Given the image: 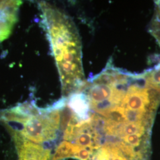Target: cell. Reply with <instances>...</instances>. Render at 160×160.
<instances>
[{
	"label": "cell",
	"instance_id": "1",
	"mask_svg": "<svg viewBox=\"0 0 160 160\" xmlns=\"http://www.w3.org/2000/svg\"><path fill=\"white\" fill-rule=\"evenodd\" d=\"M42 26L46 31L57 67L64 98L82 92L86 83L80 36L71 18L57 7L40 2Z\"/></svg>",
	"mask_w": 160,
	"mask_h": 160
},
{
	"label": "cell",
	"instance_id": "2",
	"mask_svg": "<svg viewBox=\"0 0 160 160\" xmlns=\"http://www.w3.org/2000/svg\"><path fill=\"white\" fill-rule=\"evenodd\" d=\"M22 4L21 1H0V43L12 33Z\"/></svg>",
	"mask_w": 160,
	"mask_h": 160
},
{
	"label": "cell",
	"instance_id": "3",
	"mask_svg": "<svg viewBox=\"0 0 160 160\" xmlns=\"http://www.w3.org/2000/svg\"><path fill=\"white\" fill-rule=\"evenodd\" d=\"M17 143L20 160H49L50 151L18 135H12Z\"/></svg>",
	"mask_w": 160,
	"mask_h": 160
},
{
	"label": "cell",
	"instance_id": "4",
	"mask_svg": "<svg viewBox=\"0 0 160 160\" xmlns=\"http://www.w3.org/2000/svg\"><path fill=\"white\" fill-rule=\"evenodd\" d=\"M77 147V145L64 141L58 147L55 155L53 157L52 160H61L71 157H74Z\"/></svg>",
	"mask_w": 160,
	"mask_h": 160
},
{
	"label": "cell",
	"instance_id": "5",
	"mask_svg": "<svg viewBox=\"0 0 160 160\" xmlns=\"http://www.w3.org/2000/svg\"><path fill=\"white\" fill-rule=\"evenodd\" d=\"M145 131V125L143 122L138 123H128L126 122L123 129V138L131 135H139L142 136Z\"/></svg>",
	"mask_w": 160,
	"mask_h": 160
},
{
	"label": "cell",
	"instance_id": "6",
	"mask_svg": "<svg viewBox=\"0 0 160 160\" xmlns=\"http://www.w3.org/2000/svg\"><path fill=\"white\" fill-rule=\"evenodd\" d=\"M126 122L128 123L145 122L147 117V111L133 110L125 108Z\"/></svg>",
	"mask_w": 160,
	"mask_h": 160
},
{
	"label": "cell",
	"instance_id": "7",
	"mask_svg": "<svg viewBox=\"0 0 160 160\" xmlns=\"http://www.w3.org/2000/svg\"><path fill=\"white\" fill-rule=\"evenodd\" d=\"M141 136L135 134L126 136L123 138L124 139V141L128 145H130L132 147H138L139 145L141 142Z\"/></svg>",
	"mask_w": 160,
	"mask_h": 160
},
{
	"label": "cell",
	"instance_id": "8",
	"mask_svg": "<svg viewBox=\"0 0 160 160\" xmlns=\"http://www.w3.org/2000/svg\"></svg>",
	"mask_w": 160,
	"mask_h": 160
}]
</instances>
